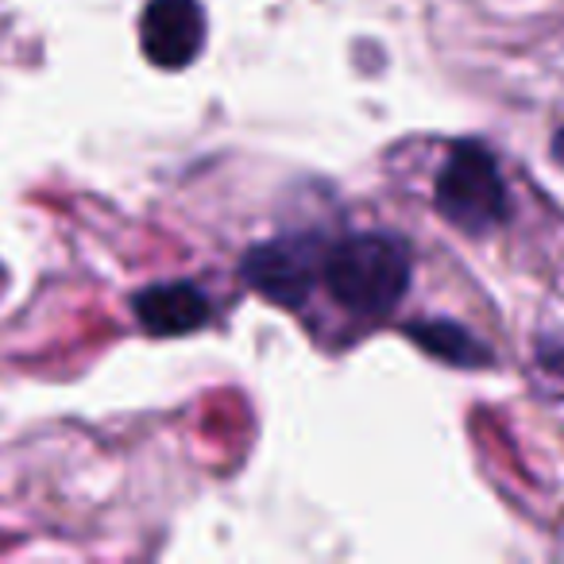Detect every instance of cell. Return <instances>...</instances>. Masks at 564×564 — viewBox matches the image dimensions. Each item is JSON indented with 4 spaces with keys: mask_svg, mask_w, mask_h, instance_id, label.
<instances>
[{
    "mask_svg": "<svg viewBox=\"0 0 564 564\" xmlns=\"http://www.w3.org/2000/svg\"><path fill=\"white\" fill-rule=\"evenodd\" d=\"M437 213L460 232H487L510 213V194L495 155L484 143H456L433 182Z\"/></svg>",
    "mask_w": 564,
    "mask_h": 564,
    "instance_id": "cell-2",
    "label": "cell"
},
{
    "mask_svg": "<svg viewBox=\"0 0 564 564\" xmlns=\"http://www.w3.org/2000/svg\"><path fill=\"white\" fill-rule=\"evenodd\" d=\"M322 279L345 310L360 317H383L410 286V256L399 240L379 232L345 236L325 248Z\"/></svg>",
    "mask_w": 564,
    "mask_h": 564,
    "instance_id": "cell-1",
    "label": "cell"
},
{
    "mask_svg": "<svg viewBox=\"0 0 564 564\" xmlns=\"http://www.w3.org/2000/svg\"><path fill=\"white\" fill-rule=\"evenodd\" d=\"M410 337H414L430 356H437V360H448V364H484L487 360L484 345L471 340L464 329H456V325H445V322L417 325V329H410Z\"/></svg>",
    "mask_w": 564,
    "mask_h": 564,
    "instance_id": "cell-6",
    "label": "cell"
},
{
    "mask_svg": "<svg viewBox=\"0 0 564 564\" xmlns=\"http://www.w3.org/2000/svg\"><path fill=\"white\" fill-rule=\"evenodd\" d=\"M325 263V248L314 236H279L248 251L243 279L256 294H263L274 306H299L314 291Z\"/></svg>",
    "mask_w": 564,
    "mask_h": 564,
    "instance_id": "cell-3",
    "label": "cell"
},
{
    "mask_svg": "<svg viewBox=\"0 0 564 564\" xmlns=\"http://www.w3.org/2000/svg\"><path fill=\"white\" fill-rule=\"evenodd\" d=\"M553 159H556V163H561V171H564V128L553 135Z\"/></svg>",
    "mask_w": 564,
    "mask_h": 564,
    "instance_id": "cell-7",
    "label": "cell"
},
{
    "mask_svg": "<svg viewBox=\"0 0 564 564\" xmlns=\"http://www.w3.org/2000/svg\"><path fill=\"white\" fill-rule=\"evenodd\" d=\"M140 47L159 70H182L205 47V12L197 0H148L140 17Z\"/></svg>",
    "mask_w": 564,
    "mask_h": 564,
    "instance_id": "cell-4",
    "label": "cell"
},
{
    "mask_svg": "<svg viewBox=\"0 0 564 564\" xmlns=\"http://www.w3.org/2000/svg\"><path fill=\"white\" fill-rule=\"evenodd\" d=\"M132 310L135 322L151 337H182V333H194L209 322V299L194 282H155V286L135 294Z\"/></svg>",
    "mask_w": 564,
    "mask_h": 564,
    "instance_id": "cell-5",
    "label": "cell"
}]
</instances>
